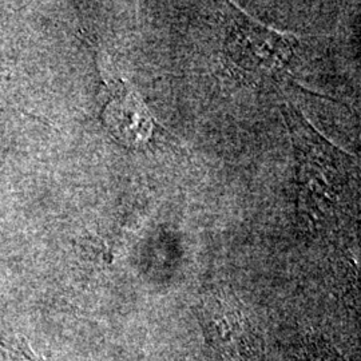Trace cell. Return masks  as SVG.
<instances>
[{
	"mask_svg": "<svg viewBox=\"0 0 361 361\" xmlns=\"http://www.w3.org/2000/svg\"><path fill=\"white\" fill-rule=\"evenodd\" d=\"M200 322L207 345L219 360L252 361L259 357V337L233 295H207L200 308Z\"/></svg>",
	"mask_w": 361,
	"mask_h": 361,
	"instance_id": "cell-3",
	"label": "cell"
},
{
	"mask_svg": "<svg viewBox=\"0 0 361 361\" xmlns=\"http://www.w3.org/2000/svg\"><path fill=\"white\" fill-rule=\"evenodd\" d=\"M298 361H344L326 341L310 338L302 343L298 352Z\"/></svg>",
	"mask_w": 361,
	"mask_h": 361,
	"instance_id": "cell-5",
	"label": "cell"
},
{
	"mask_svg": "<svg viewBox=\"0 0 361 361\" xmlns=\"http://www.w3.org/2000/svg\"><path fill=\"white\" fill-rule=\"evenodd\" d=\"M104 122L119 142L130 147L149 143L154 131L153 116L123 80L111 85V94L104 106Z\"/></svg>",
	"mask_w": 361,
	"mask_h": 361,
	"instance_id": "cell-4",
	"label": "cell"
},
{
	"mask_svg": "<svg viewBox=\"0 0 361 361\" xmlns=\"http://www.w3.org/2000/svg\"><path fill=\"white\" fill-rule=\"evenodd\" d=\"M229 10L231 28L226 51L233 63L258 77L281 73L293 56L295 37L258 23L234 6Z\"/></svg>",
	"mask_w": 361,
	"mask_h": 361,
	"instance_id": "cell-2",
	"label": "cell"
},
{
	"mask_svg": "<svg viewBox=\"0 0 361 361\" xmlns=\"http://www.w3.org/2000/svg\"><path fill=\"white\" fill-rule=\"evenodd\" d=\"M298 162V212L313 228L332 225L348 204L355 161L328 142L295 107L285 109Z\"/></svg>",
	"mask_w": 361,
	"mask_h": 361,
	"instance_id": "cell-1",
	"label": "cell"
}]
</instances>
